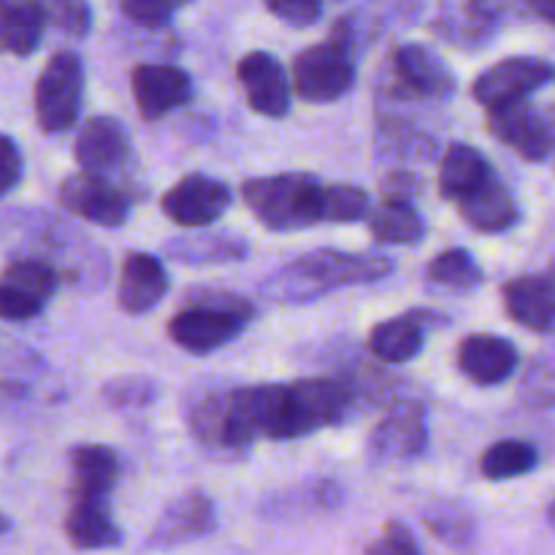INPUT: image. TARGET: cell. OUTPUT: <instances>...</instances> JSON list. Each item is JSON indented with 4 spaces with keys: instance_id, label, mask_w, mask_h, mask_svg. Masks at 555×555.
<instances>
[{
    "instance_id": "7",
    "label": "cell",
    "mask_w": 555,
    "mask_h": 555,
    "mask_svg": "<svg viewBox=\"0 0 555 555\" xmlns=\"http://www.w3.org/2000/svg\"><path fill=\"white\" fill-rule=\"evenodd\" d=\"M553 79V65L542 57H529V54H518V57H507L502 63L491 65L482 70L472 85V95L480 106L499 108L507 103L526 101L534 95L537 90Z\"/></svg>"
},
{
    "instance_id": "25",
    "label": "cell",
    "mask_w": 555,
    "mask_h": 555,
    "mask_svg": "<svg viewBox=\"0 0 555 555\" xmlns=\"http://www.w3.org/2000/svg\"><path fill=\"white\" fill-rule=\"evenodd\" d=\"M41 0H0V54L27 57L38 49L47 27Z\"/></svg>"
},
{
    "instance_id": "39",
    "label": "cell",
    "mask_w": 555,
    "mask_h": 555,
    "mask_svg": "<svg viewBox=\"0 0 555 555\" xmlns=\"http://www.w3.org/2000/svg\"><path fill=\"white\" fill-rule=\"evenodd\" d=\"M366 553L374 555H415L421 553L415 534H412L406 526L401 524H388L385 526V534L377 542L366 545Z\"/></svg>"
},
{
    "instance_id": "18",
    "label": "cell",
    "mask_w": 555,
    "mask_h": 555,
    "mask_svg": "<svg viewBox=\"0 0 555 555\" xmlns=\"http://www.w3.org/2000/svg\"><path fill=\"white\" fill-rule=\"evenodd\" d=\"M502 301L509 318L534 334H555V271L526 274L502 287Z\"/></svg>"
},
{
    "instance_id": "12",
    "label": "cell",
    "mask_w": 555,
    "mask_h": 555,
    "mask_svg": "<svg viewBox=\"0 0 555 555\" xmlns=\"http://www.w3.org/2000/svg\"><path fill=\"white\" fill-rule=\"evenodd\" d=\"M426 444V410L417 401H404L377 423L369 439V455L374 464H399L423 455Z\"/></svg>"
},
{
    "instance_id": "41",
    "label": "cell",
    "mask_w": 555,
    "mask_h": 555,
    "mask_svg": "<svg viewBox=\"0 0 555 555\" xmlns=\"http://www.w3.org/2000/svg\"><path fill=\"white\" fill-rule=\"evenodd\" d=\"M526 5L555 25V0H526Z\"/></svg>"
},
{
    "instance_id": "36",
    "label": "cell",
    "mask_w": 555,
    "mask_h": 555,
    "mask_svg": "<svg viewBox=\"0 0 555 555\" xmlns=\"http://www.w3.org/2000/svg\"><path fill=\"white\" fill-rule=\"evenodd\" d=\"M263 5L276 20L298 30L318 25L323 16V0H263Z\"/></svg>"
},
{
    "instance_id": "1",
    "label": "cell",
    "mask_w": 555,
    "mask_h": 555,
    "mask_svg": "<svg viewBox=\"0 0 555 555\" xmlns=\"http://www.w3.org/2000/svg\"><path fill=\"white\" fill-rule=\"evenodd\" d=\"M352 388L341 379H301L291 385H244L228 390L225 453L253 448L258 439H301L339 426L350 412Z\"/></svg>"
},
{
    "instance_id": "33",
    "label": "cell",
    "mask_w": 555,
    "mask_h": 555,
    "mask_svg": "<svg viewBox=\"0 0 555 555\" xmlns=\"http://www.w3.org/2000/svg\"><path fill=\"white\" fill-rule=\"evenodd\" d=\"M372 215L369 195L356 184H328L325 222H361Z\"/></svg>"
},
{
    "instance_id": "40",
    "label": "cell",
    "mask_w": 555,
    "mask_h": 555,
    "mask_svg": "<svg viewBox=\"0 0 555 555\" xmlns=\"http://www.w3.org/2000/svg\"><path fill=\"white\" fill-rule=\"evenodd\" d=\"M421 193V179L412 171H393L383 179L385 201H412Z\"/></svg>"
},
{
    "instance_id": "17",
    "label": "cell",
    "mask_w": 555,
    "mask_h": 555,
    "mask_svg": "<svg viewBox=\"0 0 555 555\" xmlns=\"http://www.w3.org/2000/svg\"><path fill=\"white\" fill-rule=\"evenodd\" d=\"M74 157L81 171L106 173L122 171L130 157V135L114 117H92L81 125L74 141Z\"/></svg>"
},
{
    "instance_id": "20",
    "label": "cell",
    "mask_w": 555,
    "mask_h": 555,
    "mask_svg": "<svg viewBox=\"0 0 555 555\" xmlns=\"http://www.w3.org/2000/svg\"><path fill=\"white\" fill-rule=\"evenodd\" d=\"M168 293V274L160 258L150 253H128L119 276L117 304L125 314L152 312Z\"/></svg>"
},
{
    "instance_id": "22",
    "label": "cell",
    "mask_w": 555,
    "mask_h": 555,
    "mask_svg": "<svg viewBox=\"0 0 555 555\" xmlns=\"http://www.w3.org/2000/svg\"><path fill=\"white\" fill-rule=\"evenodd\" d=\"M163 253L179 266H222L238 263V260L247 258L249 244L238 233L193 228V233H184V236L166 242Z\"/></svg>"
},
{
    "instance_id": "30",
    "label": "cell",
    "mask_w": 555,
    "mask_h": 555,
    "mask_svg": "<svg viewBox=\"0 0 555 555\" xmlns=\"http://www.w3.org/2000/svg\"><path fill=\"white\" fill-rule=\"evenodd\" d=\"M423 524L448 547H469L477 537L475 515L459 502H434L423 513Z\"/></svg>"
},
{
    "instance_id": "5",
    "label": "cell",
    "mask_w": 555,
    "mask_h": 555,
    "mask_svg": "<svg viewBox=\"0 0 555 555\" xmlns=\"http://www.w3.org/2000/svg\"><path fill=\"white\" fill-rule=\"evenodd\" d=\"M356 85V60L350 54L347 25L339 22L325 43L304 49L293 60V87L307 103H334Z\"/></svg>"
},
{
    "instance_id": "29",
    "label": "cell",
    "mask_w": 555,
    "mask_h": 555,
    "mask_svg": "<svg viewBox=\"0 0 555 555\" xmlns=\"http://www.w3.org/2000/svg\"><path fill=\"white\" fill-rule=\"evenodd\" d=\"M537 464H540V453L534 444L520 442V439H502L482 453L480 472L486 480L504 482L529 475L537 469Z\"/></svg>"
},
{
    "instance_id": "31",
    "label": "cell",
    "mask_w": 555,
    "mask_h": 555,
    "mask_svg": "<svg viewBox=\"0 0 555 555\" xmlns=\"http://www.w3.org/2000/svg\"><path fill=\"white\" fill-rule=\"evenodd\" d=\"M0 282L47 304L57 293L60 271L43 258H20L5 266Z\"/></svg>"
},
{
    "instance_id": "4",
    "label": "cell",
    "mask_w": 555,
    "mask_h": 555,
    "mask_svg": "<svg viewBox=\"0 0 555 555\" xmlns=\"http://www.w3.org/2000/svg\"><path fill=\"white\" fill-rule=\"evenodd\" d=\"M190 304L168 323V336L190 356H211L242 336L255 307L233 293H193Z\"/></svg>"
},
{
    "instance_id": "16",
    "label": "cell",
    "mask_w": 555,
    "mask_h": 555,
    "mask_svg": "<svg viewBox=\"0 0 555 555\" xmlns=\"http://www.w3.org/2000/svg\"><path fill=\"white\" fill-rule=\"evenodd\" d=\"M448 323L450 320L444 314L412 309V312L374 325L372 334H369V350L385 363H406L421 356L428 328H439V325Z\"/></svg>"
},
{
    "instance_id": "27",
    "label": "cell",
    "mask_w": 555,
    "mask_h": 555,
    "mask_svg": "<svg viewBox=\"0 0 555 555\" xmlns=\"http://www.w3.org/2000/svg\"><path fill=\"white\" fill-rule=\"evenodd\" d=\"M482 269L464 247H453L439 253L431 263L426 266V285L439 293H472L482 285Z\"/></svg>"
},
{
    "instance_id": "11",
    "label": "cell",
    "mask_w": 555,
    "mask_h": 555,
    "mask_svg": "<svg viewBox=\"0 0 555 555\" xmlns=\"http://www.w3.org/2000/svg\"><path fill=\"white\" fill-rule=\"evenodd\" d=\"M217 526V509L209 496L198 491L182 493L173 499L160 513L157 524L152 526L150 537L144 542V551H173V547L190 545L195 540H204Z\"/></svg>"
},
{
    "instance_id": "6",
    "label": "cell",
    "mask_w": 555,
    "mask_h": 555,
    "mask_svg": "<svg viewBox=\"0 0 555 555\" xmlns=\"http://www.w3.org/2000/svg\"><path fill=\"white\" fill-rule=\"evenodd\" d=\"M85 65L70 49L54 52L36 81V122L43 133H65L79 122Z\"/></svg>"
},
{
    "instance_id": "10",
    "label": "cell",
    "mask_w": 555,
    "mask_h": 555,
    "mask_svg": "<svg viewBox=\"0 0 555 555\" xmlns=\"http://www.w3.org/2000/svg\"><path fill=\"white\" fill-rule=\"evenodd\" d=\"M60 201L70 215L98 228H122L130 217V201L122 190L92 171L65 177L60 184Z\"/></svg>"
},
{
    "instance_id": "21",
    "label": "cell",
    "mask_w": 555,
    "mask_h": 555,
    "mask_svg": "<svg viewBox=\"0 0 555 555\" xmlns=\"http://www.w3.org/2000/svg\"><path fill=\"white\" fill-rule=\"evenodd\" d=\"M455 204L466 225L480 233H507L520 222L518 201L496 173Z\"/></svg>"
},
{
    "instance_id": "37",
    "label": "cell",
    "mask_w": 555,
    "mask_h": 555,
    "mask_svg": "<svg viewBox=\"0 0 555 555\" xmlns=\"http://www.w3.org/2000/svg\"><path fill=\"white\" fill-rule=\"evenodd\" d=\"M43 307H47V304L38 301V298L27 296V293L0 282V318L3 320H11V323H27V320H36L38 314L43 312Z\"/></svg>"
},
{
    "instance_id": "8",
    "label": "cell",
    "mask_w": 555,
    "mask_h": 555,
    "mask_svg": "<svg viewBox=\"0 0 555 555\" xmlns=\"http://www.w3.org/2000/svg\"><path fill=\"white\" fill-rule=\"evenodd\" d=\"M233 193L222 179L206 177V173H190L179 179L166 195L160 206L163 215L179 228H209L231 209Z\"/></svg>"
},
{
    "instance_id": "23",
    "label": "cell",
    "mask_w": 555,
    "mask_h": 555,
    "mask_svg": "<svg viewBox=\"0 0 555 555\" xmlns=\"http://www.w3.org/2000/svg\"><path fill=\"white\" fill-rule=\"evenodd\" d=\"M65 537L76 551H106L122 545V531L108 513V499H70Z\"/></svg>"
},
{
    "instance_id": "2",
    "label": "cell",
    "mask_w": 555,
    "mask_h": 555,
    "mask_svg": "<svg viewBox=\"0 0 555 555\" xmlns=\"http://www.w3.org/2000/svg\"><path fill=\"white\" fill-rule=\"evenodd\" d=\"M393 271V260L383 255H356L341 249H312L280 266L260 282V296L271 304L318 301L334 291L374 285Z\"/></svg>"
},
{
    "instance_id": "24",
    "label": "cell",
    "mask_w": 555,
    "mask_h": 555,
    "mask_svg": "<svg viewBox=\"0 0 555 555\" xmlns=\"http://www.w3.org/2000/svg\"><path fill=\"white\" fill-rule=\"evenodd\" d=\"M74 486L70 499H108L119 477V455L106 444H79L68 453Z\"/></svg>"
},
{
    "instance_id": "26",
    "label": "cell",
    "mask_w": 555,
    "mask_h": 555,
    "mask_svg": "<svg viewBox=\"0 0 555 555\" xmlns=\"http://www.w3.org/2000/svg\"><path fill=\"white\" fill-rule=\"evenodd\" d=\"M491 177V163L477 146L453 144L439 163V193L444 201H459Z\"/></svg>"
},
{
    "instance_id": "35",
    "label": "cell",
    "mask_w": 555,
    "mask_h": 555,
    "mask_svg": "<svg viewBox=\"0 0 555 555\" xmlns=\"http://www.w3.org/2000/svg\"><path fill=\"white\" fill-rule=\"evenodd\" d=\"M190 3H193V0H117L119 11H122L133 25L150 27V30L166 27L168 22H171V16Z\"/></svg>"
},
{
    "instance_id": "34",
    "label": "cell",
    "mask_w": 555,
    "mask_h": 555,
    "mask_svg": "<svg viewBox=\"0 0 555 555\" xmlns=\"http://www.w3.org/2000/svg\"><path fill=\"white\" fill-rule=\"evenodd\" d=\"M47 22L70 38H87L92 30L90 0H41Z\"/></svg>"
},
{
    "instance_id": "14",
    "label": "cell",
    "mask_w": 555,
    "mask_h": 555,
    "mask_svg": "<svg viewBox=\"0 0 555 555\" xmlns=\"http://www.w3.org/2000/svg\"><path fill=\"white\" fill-rule=\"evenodd\" d=\"M236 74L253 112L274 119L291 112V79L280 57L271 52H249L238 60Z\"/></svg>"
},
{
    "instance_id": "43",
    "label": "cell",
    "mask_w": 555,
    "mask_h": 555,
    "mask_svg": "<svg viewBox=\"0 0 555 555\" xmlns=\"http://www.w3.org/2000/svg\"><path fill=\"white\" fill-rule=\"evenodd\" d=\"M547 524H551L555 529V502L551 504V509H547Z\"/></svg>"
},
{
    "instance_id": "3",
    "label": "cell",
    "mask_w": 555,
    "mask_h": 555,
    "mask_svg": "<svg viewBox=\"0 0 555 555\" xmlns=\"http://www.w3.org/2000/svg\"><path fill=\"white\" fill-rule=\"evenodd\" d=\"M328 184L312 173H271L242 184V198L255 220L274 233H291L325 222Z\"/></svg>"
},
{
    "instance_id": "28",
    "label": "cell",
    "mask_w": 555,
    "mask_h": 555,
    "mask_svg": "<svg viewBox=\"0 0 555 555\" xmlns=\"http://www.w3.org/2000/svg\"><path fill=\"white\" fill-rule=\"evenodd\" d=\"M369 228L379 244H399V247L421 244L426 236V222L417 215L412 201H385L369 215Z\"/></svg>"
},
{
    "instance_id": "15",
    "label": "cell",
    "mask_w": 555,
    "mask_h": 555,
    "mask_svg": "<svg viewBox=\"0 0 555 555\" xmlns=\"http://www.w3.org/2000/svg\"><path fill=\"white\" fill-rule=\"evenodd\" d=\"M520 361L518 347L496 334H469L461 339L455 363L461 374L480 388L507 383Z\"/></svg>"
},
{
    "instance_id": "13",
    "label": "cell",
    "mask_w": 555,
    "mask_h": 555,
    "mask_svg": "<svg viewBox=\"0 0 555 555\" xmlns=\"http://www.w3.org/2000/svg\"><path fill=\"white\" fill-rule=\"evenodd\" d=\"M130 92L144 119H160L193 98V79L168 63H141L130 70Z\"/></svg>"
},
{
    "instance_id": "9",
    "label": "cell",
    "mask_w": 555,
    "mask_h": 555,
    "mask_svg": "<svg viewBox=\"0 0 555 555\" xmlns=\"http://www.w3.org/2000/svg\"><path fill=\"white\" fill-rule=\"evenodd\" d=\"M488 130L524 160L542 163L555 150V128L529 101L488 108Z\"/></svg>"
},
{
    "instance_id": "32",
    "label": "cell",
    "mask_w": 555,
    "mask_h": 555,
    "mask_svg": "<svg viewBox=\"0 0 555 555\" xmlns=\"http://www.w3.org/2000/svg\"><path fill=\"white\" fill-rule=\"evenodd\" d=\"M103 401L117 412L130 410H146L155 404L157 399V383L144 374H125V377H114L103 385Z\"/></svg>"
},
{
    "instance_id": "19",
    "label": "cell",
    "mask_w": 555,
    "mask_h": 555,
    "mask_svg": "<svg viewBox=\"0 0 555 555\" xmlns=\"http://www.w3.org/2000/svg\"><path fill=\"white\" fill-rule=\"evenodd\" d=\"M393 63L401 85H404L412 95L423 98V101H448L450 95H455V87H459L455 74L431 47H423V43H404V47L396 52Z\"/></svg>"
},
{
    "instance_id": "42",
    "label": "cell",
    "mask_w": 555,
    "mask_h": 555,
    "mask_svg": "<svg viewBox=\"0 0 555 555\" xmlns=\"http://www.w3.org/2000/svg\"><path fill=\"white\" fill-rule=\"evenodd\" d=\"M11 529V520L9 518H5V515L3 513H0V537H3L5 534V531H9Z\"/></svg>"
},
{
    "instance_id": "38",
    "label": "cell",
    "mask_w": 555,
    "mask_h": 555,
    "mask_svg": "<svg viewBox=\"0 0 555 555\" xmlns=\"http://www.w3.org/2000/svg\"><path fill=\"white\" fill-rule=\"evenodd\" d=\"M25 177V157L11 135L0 133V198L9 195Z\"/></svg>"
}]
</instances>
